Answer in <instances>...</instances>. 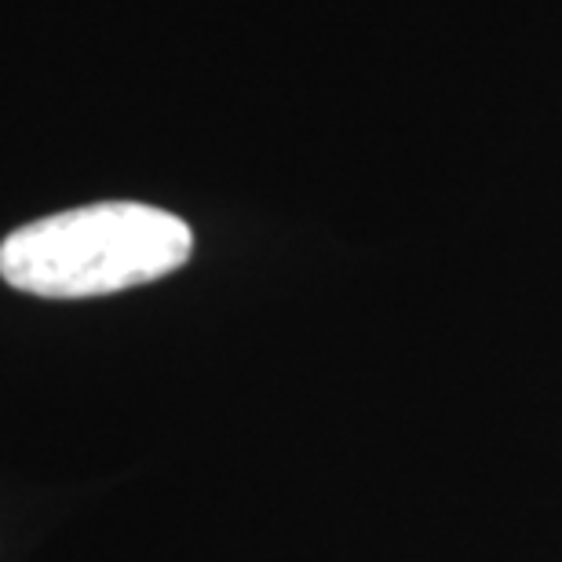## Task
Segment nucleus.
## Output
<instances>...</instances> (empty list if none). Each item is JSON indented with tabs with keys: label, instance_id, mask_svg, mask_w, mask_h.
Returning <instances> with one entry per match:
<instances>
[{
	"label": "nucleus",
	"instance_id": "nucleus-1",
	"mask_svg": "<svg viewBox=\"0 0 562 562\" xmlns=\"http://www.w3.org/2000/svg\"><path fill=\"white\" fill-rule=\"evenodd\" d=\"M194 234L139 201H99L33 220L0 241V278L44 300L110 296L179 271Z\"/></svg>",
	"mask_w": 562,
	"mask_h": 562
}]
</instances>
